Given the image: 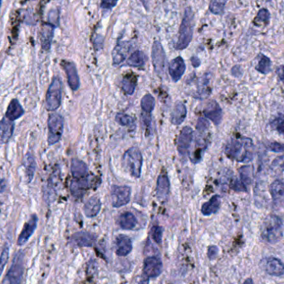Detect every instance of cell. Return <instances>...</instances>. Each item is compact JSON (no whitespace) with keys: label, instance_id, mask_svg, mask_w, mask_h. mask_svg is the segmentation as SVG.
I'll list each match as a JSON object with an SVG mask.
<instances>
[{"label":"cell","instance_id":"10","mask_svg":"<svg viewBox=\"0 0 284 284\" xmlns=\"http://www.w3.org/2000/svg\"><path fill=\"white\" fill-rule=\"evenodd\" d=\"M260 266L269 275L280 277L284 274V263L274 257L263 259L260 263Z\"/></svg>","mask_w":284,"mask_h":284},{"label":"cell","instance_id":"43","mask_svg":"<svg viewBox=\"0 0 284 284\" xmlns=\"http://www.w3.org/2000/svg\"><path fill=\"white\" fill-rule=\"evenodd\" d=\"M209 127H210V123H209L207 120H205V118H202V117L199 118L197 125H196V128L199 131V133H205V131L209 129Z\"/></svg>","mask_w":284,"mask_h":284},{"label":"cell","instance_id":"39","mask_svg":"<svg viewBox=\"0 0 284 284\" xmlns=\"http://www.w3.org/2000/svg\"><path fill=\"white\" fill-rule=\"evenodd\" d=\"M239 176H240V181L247 187L251 183V167L248 165L243 166L239 170Z\"/></svg>","mask_w":284,"mask_h":284},{"label":"cell","instance_id":"4","mask_svg":"<svg viewBox=\"0 0 284 284\" xmlns=\"http://www.w3.org/2000/svg\"><path fill=\"white\" fill-rule=\"evenodd\" d=\"M123 164L131 177L134 178H140L142 174L143 157L142 152L137 147H131L125 151L123 156Z\"/></svg>","mask_w":284,"mask_h":284},{"label":"cell","instance_id":"36","mask_svg":"<svg viewBox=\"0 0 284 284\" xmlns=\"http://www.w3.org/2000/svg\"><path fill=\"white\" fill-rule=\"evenodd\" d=\"M270 125L273 130L284 137V114L280 113L273 117L270 122Z\"/></svg>","mask_w":284,"mask_h":284},{"label":"cell","instance_id":"11","mask_svg":"<svg viewBox=\"0 0 284 284\" xmlns=\"http://www.w3.org/2000/svg\"><path fill=\"white\" fill-rule=\"evenodd\" d=\"M194 139V131L190 126L183 128L177 141V149L181 156L187 155Z\"/></svg>","mask_w":284,"mask_h":284},{"label":"cell","instance_id":"32","mask_svg":"<svg viewBox=\"0 0 284 284\" xmlns=\"http://www.w3.org/2000/svg\"><path fill=\"white\" fill-rule=\"evenodd\" d=\"M271 67H272V62L269 57L265 56L264 54H259V62L255 67L256 70L259 71L260 73L267 74L271 71Z\"/></svg>","mask_w":284,"mask_h":284},{"label":"cell","instance_id":"35","mask_svg":"<svg viewBox=\"0 0 284 284\" xmlns=\"http://www.w3.org/2000/svg\"><path fill=\"white\" fill-rule=\"evenodd\" d=\"M136 87H137V80L135 77L127 75L126 77L123 78L122 82V88L125 94L132 95L136 90Z\"/></svg>","mask_w":284,"mask_h":284},{"label":"cell","instance_id":"33","mask_svg":"<svg viewBox=\"0 0 284 284\" xmlns=\"http://www.w3.org/2000/svg\"><path fill=\"white\" fill-rule=\"evenodd\" d=\"M146 61L144 53L142 51H136L131 54V57L127 60V65L133 67V68H140L145 64Z\"/></svg>","mask_w":284,"mask_h":284},{"label":"cell","instance_id":"47","mask_svg":"<svg viewBox=\"0 0 284 284\" xmlns=\"http://www.w3.org/2000/svg\"><path fill=\"white\" fill-rule=\"evenodd\" d=\"M49 21L53 25H56L58 23V12L57 10H53L49 14ZM56 27V26H55Z\"/></svg>","mask_w":284,"mask_h":284},{"label":"cell","instance_id":"17","mask_svg":"<svg viewBox=\"0 0 284 284\" xmlns=\"http://www.w3.org/2000/svg\"><path fill=\"white\" fill-rule=\"evenodd\" d=\"M96 242V236L89 232L81 231L71 236V243L77 247H91Z\"/></svg>","mask_w":284,"mask_h":284},{"label":"cell","instance_id":"16","mask_svg":"<svg viewBox=\"0 0 284 284\" xmlns=\"http://www.w3.org/2000/svg\"><path fill=\"white\" fill-rule=\"evenodd\" d=\"M63 66L68 77L69 87L71 88V90L77 91V89H79L80 79L76 66L71 62H64Z\"/></svg>","mask_w":284,"mask_h":284},{"label":"cell","instance_id":"21","mask_svg":"<svg viewBox=\"0 0 284 284\" xmlns=\"http://www.w3.org/2000/svg\"><path fill=\"white\" fill-rule=\"evenodd\" d=\"M15 129V124L11 121L7 119L6 117L1 120L0 122V143L4 144L9 142Z\"/></svg>","mask_w":284,"mask_h":284},{"label":"cell","instance_id":"6","mask_svg":"<svg viewBox=\"0 0 284 284\" xmlns=\"http://www.w3.org/2000/svg\"><path fill=\"white\" fill-rule=\"evenodd\" d=\"M62 81L54 77L46 95V107L49 111H56L62 102Z\"/></svg>","mask_w":284,"mask_h":284},{"label":"cell","instance_id":"23","mask_svg":"<svg viewBox=\"0 0 284 284\" xmlns=\"http://www.w3.org/2000/svg\"><path fill=\"white\" fill-rule=\"evenodd\" d=\"M116 244H117L116 253L117 255L126 256L131 253L132 249V242L127 236L123 235V234L117 236Z\"/></svg>","mask_w":284,"mask_h":284},{"label":"cell","instance_id":"49","mask_svg":"<svg viewBox=\"0 0 284 284\" xmlns=\"http://www.w3.org/2000/svg\"><path fill=\"white\" fill-rule=\"evenodd\" d=\"M277 74L279 76V79L281 80L282 82L284 83V66H279V68L277 69Z\"/></svg>","mask_w":284,"mask_h":284},{"label":"cell","instance_id":"51","mask_svg":"<svg viewBox=\"0 0 284 284\" xmlns=\"http://www.w3.org/2000/svg\"><path fill=\"white\" fill-rule=\"evenodd\" d=\"M149 283H150L149 278L145 276V277H143V279H141V281L139 282V284H149Z\"/></svg>","mask_w":284,"mask_h":284},{"label":"cell","instance_id":"48","mask_svg":"<svg viewBox=\"0 0 284 284\" xmlns=\"http://www.w3.org/2000/svg\"><path fill=\"white\" fill-rule=\"evenodd\" d=\"M218 253H219V248L214 245H212L208 248V257L211 259H214L216 256L218 255Z\"/></svg>","mask_w":284,"mask_h":284},{"label":"cell","instance_id":"34","mask_svg":"<svg viewBox=\"0 0 284 284\" xmlns=\"http://www.w3.org/2000/svg\"><path fill=\"white\" fill-rule=\"evenodd\" d=\"M155 106H156V101H155L153 96H151V94H146L142 97L141 106H142L143 113L151 115V112L153 111L154 108H155Z\"/></svg>","mask_w":284,"mask_h":284},{"label":"cell","instance_id":"27","mask_svg":"<svg viewBox=\"0 0 284 284\" xmlns=\"http://www.w3.org/2000/svg\"><path fill=\"white\" fill-rule=\"evenodd\" d=\"M24 113L22 106L20 105L19 102L17 99L12 100L11 103H9L8 109L5 113V117L11 122H14L15 120L18 119L19 117L23 116Z\"/></svg>","mask_w":284,"mask_h":284},{"label":"cell","instance_id":"18","mask_svg":"<svg viewBox=\"0 0 284 284\" xmlns=\"http://www.w3.org/2000/svg\"><path fill=\"white\" fill-rule=\"evenodd\" d=\"M185 61L181 57L174 58L169 64V73L175 83H177L181 78L185 71Z\"/></svg>","mask_w":284,"mask_h":284},{"label":"cell","instance_id":"44","mask_svg":"<svg viewBox=\"0 0 284 284\" xmlns=\"http://www.w3.org/2000/svg\"><path fill=\"white\" fill-rule=\"evenodd\" d=\"M267 147L269 151L275 153L284 152V144L279 143V142H270L267 144Z\"/></svg>","mask_w":284,"mask_h":284},{"label":"cell","instance_id":"45","mask_svg":"<svg viewBox=\"0 0 284 284\" xmlns=\"http://www.w3.org/2000/svg\"><path fill=\"white\" fill-rule=\"evenodd\" d=\"M231 188L233 189V191H237V192H246L247 191V187L238 179H235L232 182Z\"/></svg>","mask_w":284,"mask_h":284},{"label":"cell","instance_id":"13","mask_svg":"<svg viewBox=\"0 0 284 284\" xmlns=\"http://www.w3.org/2000/svg\"><path fill=\"white\" fill-rule=\"evenodd\" d=\"M131 45L129 42H121L112 51V63L114 66H118L125 61L131 51Z\"/></svg>","mask_w":284,"mask_h":284},{"label":"cell","instance_id":"52","mask_svg":"<svg viewBox=\"0 0 284 284\" xmlns=\"http://www.w3.org/2000/svg\"><path fill=\"white\" fill-rule=\"evenodd\" d=\"M244 284H253V279H251V278L246 279Z\"/></svg>","mask_w":284,"mask_h":284},{"label":"cell","instance_id":"42","mask_svg":"<svg viewBox=\"0 0 284 284\" xmlns=\"http://www.w3.org/2000/svg\"><path fill=\"white\" fill-rule=\"evenodd\" d=\"M9 256V248L6 247L3 250V252L1 253V255H0V276L2 275V273H3V268L5 267V265L7 264V262H8Z\"/></svg>","mask_w":284,"mask_h":284},{"label":"cell","instance_id":"3","mask_svg":"<svg viewBox=\"0 0 284 284\" xmlns=\"http://www.w3.org/2000/svg\"><path fill=\"white\" fill-rule=\"evenodd\" d=\"M195 15L191 8L185 9L184 17L182 19L181 24L179 27V37L175 45L177 50H184L192 41L194 33V24H195Z\"/></svg>","mask_w":284,"mask_h":284},{"label":"cell","instance_id":"37","mask_svg":"<svg viewBox=\"0 0 284 284\" xmlns=\"http://www.w3.org/2000/svg\"><path fill=\"white\" fill-rule=\"evenodd\" d=\"M228 0H211L210 10L213 15H222L225 11Z\"/></svg>","mask_w":284,"mask_h":284},{"label":"cell","instance_id":"50","mask_svg":"<svg viewBox=\"0 0 284 284\" xmlns=\"http://www.w3.org/2000/svg\"><path fill=\"white\" fill-rule=\"evenodd\" d=\"M191 63H192V65H193L194 68H198L200 65V60L197 57H191Z\"/></svg>","mask_w":284,"mask_h":284},{"label":"cell","instance_id":"41","mask_svg":"<svg viewBox=\"0 0 284 284\" xmlns=\"http://www.w3.org/2000/svg\"><path fill=\"white\" fill-rule=\"evenodd\" d=\"M151 237L154 239V241L157 243L158 245L161 244L162 235H163V230L160 226H153L151 231Z\"/></svg>","mask_w":284,"mask_h":284},{"label":"cell","instance_id":"26","mask_svg":"<svg viewBox=\"0 0 284 284\" xmlns=\"http://www.w3.org/2000/svg\"><path fill=\"white\" fill-rule=\"evenodd\" d=\"M221 205V198L220 196L216 195H213L209 201L203 204L201 207V212L204 215L209 216L219 211Z\"/></svg>","mask_w":284,"mask_h":284},{"label":"cell","instance_id":"53","mask_svg":"<svg viewBox=\"0 0 284 284\" xmlns=\"http://www.w3.org/2000/svg\"><path fill=\"white\" fill-rule=\"evenodd\" d=\"M0 3H1V0H0Z\"/></svg>","mask_w":284,"mask_h":284},{"label":"cell","instance_id":"1","mask_svg":"<svg viewBox=\"0 0 284 284\" xmlns=\"http://www.w3.org/2000/svg\"><path fill=\"white\" fill-rule=\"evenodd\" d=\"M253 141L248 137H239L230 140L225 145V153L236 161L249 162L253 157Z\"/></svg>","mask_w":284,"mask_h":284},{"label":"cell","instance_id":"14","mask_svg":"<svg viewBox=\"0 0 284 284\" xmlns=\"http://www.w3.org/2000/svg\"><path fill=\"white\" fill-rule=\"evenodd\" d=\"M204 115L206 118L211 120L213 124L219 125L221 123L223 111L219 103H216L215 101H211L204 109Z\"/></svg>","mask_w":284,"mask_h":284},{"label":"cell","instance_id":"29","mask_svg":"<svg viewBox=\"0 0 284 284\" xmlns=\"http://www.w3.org/2000/svg\"><path fill=\"white\" fill-rule=\"evenodd\" d=\"M118 224L123 230L131 231L137 226V218L131 212H125L120 215Z\"/></svg>","mask_w":284,"mask_h":284},{"label":"cell","instance_id":"7","mask_svg":"<svg viewBox=\"0 0 284 284\" xmlns=\"http://www.w3.org/2000/svg\"><path fill=\"white\" fill-rule=\"evenodd\" d=\"M48 125H49L48 142L49 145H54L59 142L63 136L64 126L63 117L60 116L59 114H52L49 117Z\"/></svg>","mask_w":284,"mask_h":284},{"label":"cell","instance_id":"8","mask_svg":"<svg viewBox=\"0 0 284 284\" xmlns=\"http://www.w3.org/2000/svg\"><path fill=\"white\" fill-rule=\"evenodd\" d=\"M131 188L128 186L113 185L111 187V191L112 206L115 208H120L127 205L131 199Z\"/></svg>","mask_w":284,"mask_h":284},{"label":"cell","instance_id":"28","mask_svg":"<svg viewBox=\"0 0 284 284\" xmlns=\"http://www.w3.org/2000/svg\"><path fill=\"white\" fill-rule=\"evenodd\" d=\"M71 172L75 179H82L88 177L89 168L87 164L82 160L73 159L71 163Z\"/></svg>","mask_w":284,"mask_h":284},{"label":"cell","instance_id":"46","mask_svg":"<svg viewBox=\"0 0 284 284\" xmlns=\"http://www.w3.org/2000/svg\"><path fill=\"white\" fill-rule=\"evenodd\" d=\"M119 0H102L101 7L104 9H113L115 6L117 5Z\"/></svg>","mask_w":284,"mask_h":284},{"label":"cell","instance_id":"12","mask_svg":"<svg viewBox=\"0 0 284 284\" xmlns=\"http://www.w3.org/2000/svg\"><path fill=\"white\" fill-rule=\"evenodd\" d=\"M162 268L163 265L162 262L159 258L151 256L148 257L144 261V273L145 276L150 278H157L158 276L160 275L162 273Z\"/></svg>","mask_w":284,"mask_h":284},{"label":"cell","instance_id":"38","mask_svg":"<svg viewBox=\"0 0 284 284\" xmlns=\"http://www.w3.org/2000/svg\"><path fill=\"white\" fill-rule=\"evenodd\" d=\"M270 21V13L267 9H261L253 20V23L257 26L261 25L262 23L267 25Z\"/></svg>","mask_w":284,"mask_h":284},{"label":"cell","instance_id":"20","mask_svg":"<svg viewBox=\"0 0 284 284\" xmlns=\"http://www.w3.org/2000/svg\"><path fill=\"white\" fill-rule=\"evenodd\" d=\"M170 180L166 175L161 174L157 179V196L160 200H165L170 194Z\"/></svg>","mask_w":284,"mask_h":284},{"label":"cell","instance_id":"25","mask_svg":"<svg viewBox=\"0 0 284 284\" xmlns=\"http://www.w3.org/2000/svg\"><path fill=\"white\" fill-rule=\"evenodd\" d=\"M102 208V202L97 197H91L86 202L83 211L87 217L93 218L99 213Z\"/></svg>","mask_w":284,"mask_h":284},{"label":"cell","instance_id":"40","mask_svg":"<svg viewBox=\"0 0 284 284\" xmlns=\"http://www.w3.org/2000/svg\"><path fill=\"white\" fill-rule=\"evenodd\" d=\"M116 121L123 126H131L134 125V119L131 116L124 113H118L116 116Z\"/></svg>","mask_w":284,"mask_h":284},{"label":"cell","instance_id":"19","mask_svg":"<svg viewBox=\"0 0 284 284\" xmlns=\"http://www.w3.org/2000/svg\"><path fill=\"white\" fill-rule=\"evenodd\" d=\"M270 193L276 205H284V183L277 179L270 186Z\"/></svg>","mask_w":284,"mask_h":284},{"label":"cell","instance_id":"2","mask_svg":"<svg viewBox=\"0 0 284 284\" xmlns=\"http://www.w3.org/2000/svg\"><path fill=\"white\" fill-rule=\"evenodd\" d=\"M261 236L271 245L279 243L284 236V224L279 216L270 214L265 218L261 226Z\"/></svg>","mask_w":284,"mask_h":284},{"label":"cell","instance_id":"5","mask_svg":"<svg viewBox=\"0 0 284 284\" xmlns=\"http://www.w3.org/2000/svg\"><path fill=\"white\" fill-rule=\"evenodd\" d=\"M23 257L24 253L23 251H18L15 254L14 260L12 262L11 267L6 274L5 278L3 279V284H20L24 270Z\"/></svg>","mask_w":284,"mask_h":284},{"label":"cell","instance_id":"30","mask_svg":"<svg viewBox=\"0 0 284 284\" xmlns=\"http://www.w3.org/2000/svg\"><path fill=\"white\" fill-rule=\"evenodd\" d=\"M55 26L53 24H47L43 27L41 34V44L44 50H49L51 48L52 41L53 37V32Z\"/></svg>","mask_w":284,"mask_h":284},{"label":"cell","instance_id":"24","mask_svg":"<svg viewBox=\"0 0 284 284\" xmlns=\"http://www.w3.org/2000/svg\"><path fill=\"white\" fill-rule=\"evenodd\" d=\"M187 116V108L185 104L177 103L171 113V122L173 125H179L181 124Z\"/></svg>","mask_w":284,"mask_h":284},{"label":"cell","instance_id":"15","mask_svg":"<svg viewBox=\"0 0 284 284\" xmlns=\"http://www.w3.org/2000/svg\"><path fill=\"white\" fill-rule=\"evenodd\" d=\"M37 217L34 214L29 221L26 223L23 227V231L20 233L19 237L18 239L17 244L18 246H23L27 242L29 241L30 237L35 233V230L37 228Z\"/></svg>","mask_w":284,"mask_h":284},{"label":"cell","instance_id":"31","mask_svg":"<svg viewBox=\"0 0 284 284\" xmlns=\"http://www.w3.org/2000/svg\"><path fill=\"white\" fill-rule=\"evenodd\" d=\"M23 165L25 167V173L28 179V183L32 181L35 177V171H36V162L35 157L30 153H28L24 157L23 160Z\"/></svg>","mask_w":284,"mask_h":284},{"label":"cell","instance_id":"9","mask_svg":"<svg viewBox=\"0 0 284 284\" xmlns=\"http://www.w3.org/2000/svg\"><path fill=\"white\" fill-rule=\"evenodd\" d=\"M151 59L155 71L158 75H163L165 72V50L159 41L154 42L151 49Z\"/></svg>","mask_w":284,"mask_h":284},{"label":"cell","instance_id":"22","mask_svg":"<svg viewBox=\"0 0 284 284\" xmlns=\"http://www.w3.org/2000/svg\"><path fill=\"white\" fill-rule=\"evenodd\" d=\"M89 179L88 177L82 179H74L70 185V191L74 197L80 198L85 193V191L89 189Z\"/></svg>","mask_w":284,"mask_h":284}]
</instances>
